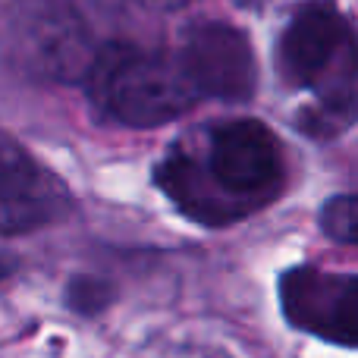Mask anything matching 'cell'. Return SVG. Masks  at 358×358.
I'll return each instance as SVG.
<instances>
[{"label": "cell", "instance_id": "obj_2", "mask_svg": "<svg viewBox=\"0 0 358 358\" xmlns=\"http://www.w3.org/2000/svg\"><path fill=\"white\" fill-rule=\"evenodd\" d=\"M280 79L308 92L311 104L299 126L311 136H336L358 117V35L334 0H308L286 22L277 41Z\"/></svg>", "mask_w": 358, "mask_h": 358}, {"label": "cell", "instance_id": "obj_1", "mask_svg": "<svg viewBox=\"0 0 358 358\" xmlns=\"http://www.w3.org/2000/svg\"><path fill=\"white\" fill-rule=\"evenodd\" d=\"M155 182L185 217L223 227L267 204L283 182V151L261 120H220L204 136V157L173 145Z\"/></svg>", "mask_w": 358, "mask_h": 358}, {"label": "cell", "instance_id": "obj_5", "mask_svg": "<svg viewBox=\"0 0 358 358\" xmlns=\"http://www.w3.org/2000/svg\"><path fill=\"white\" fill-rule=\"evenodd\" d=\"M280 305L292 327L358 349V273L292 267L280 277Z\"/></svg>", "mask_w": 358, "mask_h": 358}, {"label": "cell", "instance_id": "obj_11", "mask_svg": "<svg viewBox=\"0 0 358 358\" xmlns=\"http://www.w3.org/2000/svg\"><path fill=\"white\" fill-rule=\"evenodd\" d=\"M236 3H242V6H258V3H264V0H236Z\"/></svg>", "mask_w": 358, "mask_h": 358}, {"label": "cell", "instance_id": "obj_8", "mask_svg": "<svg viewBox=\"0 0 358 358\" xmlns=\"http://www.w3.org/2000/svg\"><path fill=\"white\" fill-rule=\"evenodd\" d=\"M321 229L336 242L358 245V195H336L321 208Z\"/></svg>", "mask_w": 358, "mask_h": 358}, {"label": "cell", "instance_id": "obj_9", "mask_svg": "<svg viewBox=\"0 0 358 358\" xmlns=\"http://www.w3.org/2000/svg\"><path fill=\"white\" fill-rule=\"evenodd\" d=\"M110 302V286L104 280H94V277H76L69 283V305L82 315H94V311L107 308Z\"/></svg>", "mask_w": 358, "mask_h": 358}, {"label": "cell", "instance_id": "obj_7", "mask_svg": "<svg viewBox=\"0 0 358 358\" xmlns=\"http://www.w3.org/2000/svg\"><path fill=\"white\" fill-rule=\"evenodd\" d=\"M0 161V229L19 236L60 220L69 210V192L48 167L13 138L3 142Z\"/></svg>", "mask_w": 358, "mask_h": 358}, {"label": "cell", "instance_id": "obj_4", "mask_svg": "<svg viewBox=\"0 0 358 358\" xmlns=\"http://www.w3.org/2000/svg\"><path fill=\"white\" fill-rule=\"evenodd\" d=\"M6 35L19 66L50 82H88L101 54L69 0H13Z\"/></svg>", "mask_w": 358, "mask_h": 358}, {"label": "cell", "instance_id": "obj_3", "mask_svg": "<svg viewBox=\"0 0 358 358\" xmlns=\"http://www.w3.org/2000/svg\"><path fill=\"white\" fill-rule=\"evenodd\" d=\"M85 88L104 117L138 129L173 123L198 101L179 57L120 41L101 48Z\"/></svg>", "mask_w": 358, "mask_h": 358}, {"label": "cell", "instance_id": "obj_10", "mask_svg": "<svg viewBox=\"0 0 358 358\" xmlns=\"http://www.w3.org/2000/svg\"><path fill=\"white\" fill-rule=\"evenodd\" d=\"M136 3L148 6V10H157V13H173L179 6H185L189 0H136Z\"/></svg>", "mask_w": 358, "mask_h": 358}, {"label": "cell", "instance_id": "obj_6", "mask_svg": "<svg viewBox=\"0 0 358 358\" xmlns=\"http://www.w3.org/2000/svg\"><path fill=\"white\" fill-rule=\"evenodd\" d=\"M176 57L189 82L195 85L198 98L242 104L258 88L255 50L236 25L217 22V19L195 22L182 35V48Z\"/></svg>", "mask_w": 358, "mask_h": 358}]
</instances>
